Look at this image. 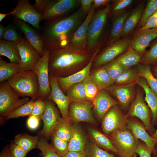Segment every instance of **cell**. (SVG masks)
<instances>
[{"label": "cell", "instance_id": "obj_48", "mask_svg": "<svg viewBox=\"0 0 157 157\" xmlns=\"http://www.w3.org/2000/svg\"><path fill=\"white\" fill-rule=\"evenodd\" d=\"M45 110L44 100L40 98L35 101L31 113L30 115L36 116L42 120V116Z\"/></svg>", "mask_w": 157, "mask_h": 157}, {"label": "cell", "instance_id": "obj_4", "mask_svg": "<svg viewBox=\"0 0 157 157\" xmlns=\"http://www.w3.org/2000/svg\"><path fill=\"white\" fill-rule=\"evenodd\" d=\"M110 8L109 2L104 8L95 13L91 19L88 30L86 49V50L90 53H94L98 49L97 47Z\"/></svg>", "mask_w": 157, "mask_h": 157}, {"label": "cell", "instance_id": "obj_49", "mask_svg": "<svg viewBox=\"0 0 157 157\" xmlns=\"http://www.w3.org/2000/svg\"><path fill=\"white\" fill-rule=\"evenodd\" d=\"M135 152L140 157H151L152 153L145 144L139 139Z\"/></svg>", "mask_w": 157, "mask_h": 157}, {"label": "cell", "instance_id": "obj_55", "mask_svg": "<svg viewBox=\"0 0 157 157\" xmlns=\"http://www.w3.org/2000/svg\"><path fill=\"white\" fill-rule=\"evenodd\" d=\"M63 157H87L85 152L83 151H69Z\"/></svg>", "mask_w": 157, "mask_h": 157}, {"label": "cell", "instance_id": "obj_17", "mask_svg": "<svg viewBox=\"0 0 157 157\" xmlns=\"http://www.w3.org/2000/svg\"><path fill=\"white\" fill-rule=\"evenodd\" d=\"M49 81L51 90L47 99L51 100L57 105L62 117L69 120V106L71 101L60 88L56 78L49 74Z\"/></svg>", "mask_w": 157, "mask_h": 157}, {"label": "cell", "instance_id": "obj_36", "mask_svg": "<svg viewBox=\"0 0 157 157\" xmlns=\"http://www.w3.org/2000/svg\"><path fill=\"white\" fill-rule=\"evenodd\" d=\"M137 65L139 76L145 79L149 87L157 94V78L153 75L150 65L141 63Z\"/></svg>", "mask_w": 157, "mask_h": 157}, {"label": "cell", "instance_id": "obj_13", "mask_svg": "<svg viewBox=\"0 0 157 157\" xmlns=\"http://www.w3.org/2000/svg\"><path fill=\"white\" fill-rule=\"evenodd\" d=\"M21 61L19 64L23 70L33 71L41 56L26 38L18 44Z\"/></svg>", "mask_w": 157, "mask_h": 157}, {"label": "cell", "instance_id": "obj_14", "mask_svg": "<svg viewBox=\"0 0 157 157\" xmlns=\"http://www.w3.org/2000/svg\"><path fill=\"white\" fill-rule=\"evenodd\" d=\"M92 102L88 100L82 104L71 102L69 106V119L72 124L86 122L97 125L92 112Z\"/></svg>", "mask_w": 157, "mask_h": 157}, {"label": "cell", "instance_id": "obj_37", "mask_svg": "<svg viewBox=\"0 0 157 157\" xmlns=\"http://www.w3.org/2000/svg\"><path fill=\"white\" fill-rule=\"evenodd\" d=\"M104 66L114 82L129 68L125 66L115 59L104 65Z\"/></svg>", "mask_w": 157, "mask_h": 157}, {"label": "cell", "instance_id": "obj_12", "mask_svg": "<svg viewBox=\"0 0 157 157\" xmlns=\"http://www.w3.org/2000/svg\"><path fill=\"white\" fill-rule=\"evenodd\" d=\"M130 39L126 38L109 44L95 58L94 67H97L104 65L125 52L130 45Z\"/></svg>", "mask_w": 157, "mask_h": 157}, {"label": "cell", "instance_id": "obj_29", "mask_svg": "<svg viewBox=\"0 0 157 157\" xmlns=\"http://www.w3.org/2000/svg\"><path fill=\"white\" fill-rule=\"evenodd\" d=\"M18 44L6 41L0 40V56H6L10 62L19 64L21 58L17 47Z\"/></svg>", "mask_w": 157, "mask_h": 157}, {"label": "cell", "instance_id": "obj_43", "mask_svg": "<svg viewBox=\"0 0 157 157\" xmlns=\"http://www.w3.org/2000/svg\"><path fill=\"white\" fill-rule=\"evenodd\" d=\"M82 82L85 89L87 100L92 102L100 89L89 75Z\"/></svg>", "mask_w": 157, "mask_h": 157}, {"label": "cell", "instance_id": "obj_41", "mask_svg": "<svg viewBox=\"0 0 157 157\" xmlns=\"http://www.w3.org/2000/svg\"><path fill=\"white\" fill-rule=\"evenodd\" d=\"M50 138V144L59 156L63 157L69 152L68 142L59 138L53 133Z\"/></svg>", "mask_w": 157, "mask_h": 157}, {"label": "cell", "instance_id": "obj_61", "mask_svg": "<svg viewBox=\"0 0 157 157\" xmlns=\"http://www.w3.org/2000/svg\"><path fill=\"white\" fill-rule=\"evenodd\" d=\"M151 136L157 141V128L155 132L151 135Z\"/></svg>", "mask_w": 157, "mask_h": 157}, {"label": "cell", "instance_id": "obj_27", "mask_svg": "<svg viewBox=\"0 0 157 157\" xmlns=\"http://www.w3.org/2000/svg\"><path fill=\"white\" fill-rule=\"evenodd\" d=\"M144 10L143 4L142 3H139L126 18L121 36L128 35L137 26Z\"/></svg>", "mask_w": 157, "mask_h": 157}, {"label": "cell", "instance_id": "obj_46", "mask_svg": "<svg viewBox=\"0 0 157 157\" xmlns=\"http://www.w3.org/2000/svg\"><path fill=\"white\" fill-rule=\"evenodd\" d=\"M22 38L12 25H8L5 27L2 39L18 44Z\"/></svg>", "mask_w": 157, "mask_h": 157}, {"label": "cell", "instance_id": "obj_19", "mask_svg": "<svg viewBox=\"0 0 157 157\" xmlns=\"http://www.w3.org/2000/svg\"><path fill=\"white\" fill-rule=\"evenodd\" d=\"M92 102V108L98 119L102 120L107 112L112 107L118 105L106 90H100Z\"/></svg>", "mask_w": 157, "mask_h": 157}, {"label": "cell", "instance_id": "obj_52", "mask_svg": "<svg viewBox=\"0 0 157 157\" xmlns=\"http://www.w3.org/2000/svg\"><path fill=\"white\" fill-rule=\"evenodd\" d=\"M40 120V119L36 116L30 115L27 120V126L30 129L35 130L39 126Z\"/></svg>", "mask_w": 157, "mask_h": 157}, {"label": "cell", "instance_id": "obj_31", "mask_svg": "<svg viewBox=\"0 0 157 157\" xmlns=\"http://www.w3.org/2000/svg\"><path fill=\"white\" fill-rule=\"evenodd\" d=\"M22 69L19 64L8 63L4 61L1 56L0 57V82L10 80Z\"/></svg>", "mask_w": 157, "mask_h": 157}, {"label": "cell", "instance_id": "obj_22", "mask_svg": "<svg viewBox=\"0 0 157 157\" xmlns=\"http://www.w3.org/2000/svg\"><path fill=\"white\" fill-rule=\"evenodd\" d=\"M157 37V28L138 30L131 39L130 45L138 53L142 54L150 42Z\"/></svg>", "mask_w": 157, "mask_h": 157}, {"label": "cell", "instance_id": "obj_5", "mask_svg": "<svg viewBox=\"0 0 157 157\" xmlns=\"http://www.w3.org/2000/svg\"><path fill=\"white\" fill-rule=\"evenodd\" d=\"M107 136L120 157H131L136 153L139 139L128 128L115 131Z\"/></svg>", "mask_w": 157, "mask_h": 157}, {"label": "cell", "instance_id": "obj_28", "mask_svg": "<svg viewBox=\"0 0 157 157\" xmlns=\"http://www.w3.org/2000/svg\"><path fill=\"white\" fill-rule=\"evenodd\" d=\"M91 72L89 75L100 90H106L114 82L110 76L104 66L96 67Z\"/></svg>", "mask_w": 157, "mask_h": 157}, {"label": "cell", "instance_id": "obj_10", "mask_svg": "<svg viewBox=\"0 0 157 157\" xmlns=\"http://www.w3.org/2000/svg\"><path fill=\"white\" fill-rule=\"evenodd\" d=\"M11 15L15 19H19L31 24L39 32L41 27L40 23L42 14L39 13L28 0H18L16 7L12 9Z\"/></svg>", "mask_w": 157, "mask_h": 157}, {"label": "cell", "instance_id": "obj_1", "mask_svg": "<svg viewBox=\"0 0 157 157\" xmlns=\"http://www.w3.org/2000/svg\"><path fill=\"white\" fill-rule=\"evenodd\" d=\"M86 14L81 8L70 15L45 21L39 32L44 48L50 50L69 47L74 33Z\"/></svg>", "mask_w": 157, "mask_h": 157}, {"label": "cell", "instance_id": "obj_23", "mask_svg": "<svg viewBox=\"0 0 157 157\" xmlns=\"http://www.w3.org/2000/svg\"><path fill=\"white\" fill-rule=\"evenodd\" d=\"M127 127L137 138L145 144L152 153L157 141L148 133L144 126L131 117H128Z\"/></svg>", "mask_w": 157, "mask_h": 157}, {"label": "cell", "instance_id": "obj_33", "mask_svg": "<svg viewBox=\"0 0 157 157\" xmlns=\"http://www.w3.org/2000/svg\"><path fill=\"white\" fill-rule=\"evenodd\" d=\"M66 95L71 102L82 104L88 101L86 92L82 82L71 86L67 90Z\"/></svg>", "mask_w": 157, "mask_h": 157}, {"label": "cell", "instance_id": "obj_7", "mask_svg": "<svg viewBox=\"0 0 157 157\" xmlns=\"http://www.w3.org/2000/svg\"><path fill=\"white\" fill-rule=\"evenodd\" d=\"M126 115L128 117H135L140 119L151 135L155 132L156 130L151 123L150 108L146 104L143 93L140 90L137 92Z\"/></svg>", "mask_w": 157, "mask_h": 157}, {"label": "cell", "instance_id": "obj_44", "mask_svg": "<svg viewBox=\"0 0 157 157\" xmlns=\"http://www.w3.org/2000/svg\"><path fill=\"white\" fill-rule=\"evenodd\" d=\"M47 140L43 137H40L37 148L42 152L43 157H61L54 150Z\"/></svg>", "mask_w": 157, "mask_h": 157}, {"label": "cell", "instance_id": "obj_50", "mask_svg": "<svg viewBox=\"0 0 157 157\" xmlns=\"http://www.w3.org/2000/svg\"><path fill=\"white\" fill-rule=\"evenodd\" d=\"M9 149L11 157H26L28 154L14 143L9 144Z\"/></svg>", "mask_w": 157, "mask_h": 157}, {"label": "cell", "instance_id": "obj_20", "mask_svg": "<svg viewBox=\"0 0 157 157\" xmlns=\"http://www.w3.org/2000/svg\"><path fill=\"white\" fill-rule=\"evenodd\" d=\"M15 26L25 35L26 38L42 57L44 53V47L39 32L22 20L14 18Z\"/></svg>", "mask_w": 157, "mask_h": 157}, {"label": "cell", "instance_id": "obj_34", "mask_svg": "<svg viewBox=\"0 0 157 157\" xmlns=\"http://www.w3.org/2000/svg\"><path fill=\"white\" fill-rule=\"evenodd\" d=\"M40 139L38 135L33 136L25 133L19 134L15 136L14 143L28 153L31 150L37 148Z\"/></svg>", "mask_w": 157, "mask_h": 157}, {"label": "cell", "instance_id": "obj_59", "mask_svg": "<svg viewBox=\"0 0 157 157\" xmlns=\"http://www.w3.org/2000/svg\"><path fill=\"white\" fill-rule=\"evenodd\" d=\"M5 27L3 25L0 24V39H2V37L4 34Z\"/></svg>", "mask_w": 157, "mask_h": 157}, {"label": "cell", "instance_id": "obj_2", "mask_svg": "<svg viewBox=\"0 0 157 157\" xmlns=\"http://www.w3.org/2000/svg\"><path fill=\"white\" fill-rule=\"evenodd\" d=\"M93 55L86 50H77L70 47L50 50L49 74L56 77L68 76L84 68Z\"/></svg>", "mask_w": 157, "mask_h": 157}, {"label": "cell", "instance_id": "obj_58", "mask_svg": "<svg viewBox=\"0 0 157 157\" xmlns=\"http://www.w3.org/2000/svg\"><path fill=\"white\" fill-rule=\"evenodd\" d=\"M14 12L13 11H12L11 12L7 13H0V22H1V21L5 18L6 17L10 14H12Z\"/></svg>", "mask_w": 157, "mask_h": 157}, {"label": "cell", "instance_id": "obj_51", "mask_svg": "<svg viewBox=\"0 0 157 157\" xmlns=\"http://www.w3.org/2000/svg\"><path fill=\"white\" fill-rule=\"evenodd\" d=\"M157 28V10L150 17L144 26L138 30Z\"/></svg>", "mask_w": 157, "mask_h": 157}, {"label": "cell", "instance_id": "obj_9", "mask_svg": "<svg viewBox=\"0 0 157 157\" xmlns=\"http://www.w3.org/2000/svg\"><path fill=\"white\" fill-rule=\"evenodd\" d=\"M50 50L44 48V53L33 70L37 76L39 85L38 98H47L51 90L49 81V69Z\"/></svg>", "mask_w": 157, "mask_h": 157}, {"label": "cell", "instance_id": "obj_57", "mask_svg": "<svg viewBox=\"0 0 157 157\" xmlns=\"http://www.w3.org/2000/svg\"><path fill=\"white\" fill-rule=\"evenodd\" d=\"M0 157H11L10 154L9 144L5 146L0 153Z\"/></svg>", "mask_w": 157, "mask_h": 157}, {"label": "cell", "instance_id": "obj_45", "mask_svg": "<svg viewBox=\"0 0 157 157\" xmlns=\"http://www.w3.org/2000/svg\"><path fill=\"white\" fill-rule=\"evenodd\" d=\"M141 63L147 64H157V41L142 56Z\"/></svg>", "mask_w": 157, "mask_h": 157}, {"label": "cell", "instance_id": "obj_40", "mask_svg": "<svg viewBox=\"0 0 157 157\" xmlns=\"http://www.w3.org/2000/svg\"><path fill=\"white\" fill-rule=\"evenodd\" d=\"M137 69L129 68L121 75L115 81V85H124L135 83L139 77Z\"/></svg>", "mask_w": 157, "mask_h": 157}, {"label": "cell", "instance_id": "obj_63", "mask_svg": "<svg viewBox=\"0 0 157 157\" xmlns=\"http://www.w3.org/2000/svg\"><path fill=\"white\" fill-rule=\"evenodd\" d=\"M131 157H137V154L135 153L133 156Z\"/></svg>", "mask_w": 157, "mask_h": 157}, {"label": "cell", "instance_id": "obj_15", "mask_svg": "<svg viewBox=\"0 0 157 157\" xmlns=\"http://www.w3.org/2000/svg\"><path fill=\"white\" fill-rule=\"evenodd\" d=\"M135 84L133 83L124 85H113L106 90L117 99L120 108L126 111L133 100Z\"/></svg>", "mask_w": 157, "mask_h": 157}, {"label": "cell", "instance_id": "obj_16", "mask_svg": "<svg viewBox=\"0 0 157 157\" xmlns=\"http://www.w3.org/2000/svg\"><path fill=\"white\" fill-rule=\"evenodd\" d=\"M44 101L45 110L42 118L43 126L42 130L39 132L38 136L48 140L53 133L58 117L60 116L53 101L48 99H45Z\"/></svg>", "mask_w": 157, "mask_h": 157}, {"label": "cell", "instance_id": "obj_56", "mask_svg": "<svg viewBox=\"0 0 157 157\" xmlns=\"http://www.w3.org/2000/svg\"><path fill=\"white\" fill-rule=\"evenodd\" d=\"M109 0H93V5L95 8L101 6L106 5L109 2Z\"/></svg>", "mask_w": 157, "mask_h": 157}, {"label": "cell", "instance_id": "obj_54", "mask_svg": "<svg viewBox=\"0 0 157 157\" xmlns=\"http://www.w3.org/2000/svg\"><path fill=\"white\" fill-rule=\"evenodd\" d=\"M80 2L81 8L88 14L91 8L93 0H81Z\"/></svg>", "mask_w": 157, "mask_h": 157}, {"label": "cell", "instance_id": "obj_6", "mask_svg": "<svg viewBox=\"0 0 157 157\" xmlns=\"http://www.w3.org/2000/svg\"><path fill=\"white\" fill-rule=\"evenodd\" d=\"M20 96L7 81L0 84V119L3 121L11 112L30 101L29 97L19 98Z\"/></svg>", "mask_w": 157, "mask_h": 157}, {"label": "cell", "instance_id": "obj_62", "mask_svg": "<svg viewBox=\"0 0 157 157\" xmlns=\"http://www.w3.org/2000/svg\"><path fill=\"white\" fill-rule=\"evenodd\" d=\"M154 71V74L155 76L157 77V65L155 67Z\"/></svg>", "mask_w": 157, "mask_h": 157}, {"label": "cell", "instance_id": "obj_32", "mask_svg": "<svg viewBox=\"0 0 157 157\" xmlns=\"http://www.w3.org/2000/svg\"><path fill=\"white\" fill-rule=\"evenodd\" d=\"M142 56L130 45L125 52L115 59L125 66L130 68L140 63Z\"/></svg>", "mask_w": 157, "mask_h": 157}, {"label": "cell", "instance_id": "obj_60", "mask_svg": "<svg viewBox=\"0 0 157 157\" xmlns=\"http://www.w3.org/2000/svg\"><path fill=\"white\" fill-rule=\"evenodd\" d=\"M152 154L153 157H157V143L154 147V150Z\"/></svg>", "mask_w": 157, "mask_h": 157}, {"label": "cell", "instance_id": "obj_35", "mask_svg": "<svg viewBox=\"0 0 157 157\" xmlns=\"http://www.w3.org/2000/svg\"><path fill=\"white\" fill-rule=\"evenodd\" d=\"M130 12H127L117 17L114 19L112 24L110 34L108 38L107 44H110L116 41L121 36L125 21Z\"/></svg>", "mask_w": 157, "mask_h": 157}, {"label": "cell", "instance_id": "obj_8", "mask_svg": "<svg viewBox=\"0 0 157 157\" xmlns=\"http://www.w3.org/2000/svg\"><path fill=\"white\" fill-rule=\"evenodd\" d=\"M101 121L102 129L107 135L115 131L128 128V117L123 113L118 105L111 108Z\"/></svg>", "mask_w": 157, "mask_h": 157}, {"label": "cell", "instance_id": "obj_24", "mask_svg": "<svg viewBox=\"0 0 157 157\" xmlns=\"http://www.w3.org/2000/svg\"><path fill=\"white\" fill-rule=\"evenodd\" d=\"M142 88L145 93L144 100L151 110V123L154 126L157 124V94L148 85L145 79L139 76L135 82Z\"/></svg>", "mask_w": 157, "mask_h": 157}, {"label": "cell", "instance_id": "obj_39", "mask_svg": "<svg viewBox=\"0 0 157 157\" xmlns=\"http://www.w3.org/2000/svg\"><path fill=\"white\" fill-rule=\"evenodd\" d=\"M35 100L31 99L29 101L24 104L10 113L6 117V119L17 118L26 116H30L31 113Z\"/></svg>", "mask_w": 157, "mask_h": 157}, {"label": "cell", "instance_id": "obj_38", "mask_svg": "<svg viewBox=\"0 0 157 157\" xmlns=\"http://www.w3.org/2000/svg\"><path fill=\"white\" fill-rule=\"evenodd\" d=\"M87 157H115L114 154L105 151L87 140L84 150Z\"/></svg>", "mask_w": 157, "mask_h": 157}, {"label": "cell", "instance_id": "obj_53", "mask_svg": "<svg viewBox=\"0 0 157 157\" xmlns=\"http://www.w3.org/2000/svg\"><path fill=\"white\" fill-rule=\"evenodd\" d=\"M48 0H35L33 5L34 8L40 13L42 14L46 7Z\"/></svg>", "mask_w": 157, "mask_h": 157}, {"label": "cell", "instance_id": "obj_11", "mask_svg": "<svg viewBox=\"0 0 157 157\" xmlns=\"http://www.w3.org/2000/svg\"><path fill=\"white\" fill-rule=\"evenodd\" d=\"M80 1L76 0H48L41 21L53 20L66 15L75 8Z\"/></svg>", "mask_w": 157, "mask_h": 157}, {"label": "cell", "instance_id": "obj_30", "mask_svg": "<svg viewBox=\"0 0 157 157\" xmlns=\"http://www.w3.org/2000/svg\"><path fill=\"white\" fill-rule=\"evenodd\" d=\"M73 124L70 120L59 116L52 133L59 138L68 142L72 134Z\"/></svg>", "mask_w": 157, "mask_h": 157}, {"label": "cell", "instance_id": "obj_47", "mask_svg": "<svg viewBox=\"0 0 157 157\" xmlns=\"http://www.w3.org/2000/svg\"><path fill=\"white\" fill-rule=\"evenodd\" d=\"M132 0H117L113 1L110 12L113 15L120 14L133 2Z\"/></svg>", "mask_w": 157, "mask_h": 157}, {"label": "cell", "instance_id": "obj_26", "mask_svg": "<svg viewBox=\"0 0 157 157\" xmlns=\"http://www.w3.org/2000/svg\"><path fill=\"white\" fill-rule=\"evenodd\" d=\"M87 139L78 124H73L71 136L68 142L69 151H84Z\"/></svg>", "mask_w": 157, "mask_h": 157}, {"label": "cell", "instance_id": "obj_42", "mask_svg": "<svg viewBox=\"0 0 157 157\" xmlns=\"http://www.w3.org/2000/svg\"><path fill=\"white\" fill-rule=\"evenodd\" d=\"M157 10V0L148 1L141 18L137 26L138 29L143 27L150 17Z\"/></svg>", "mask_w": 157, "mask_h": 157}, {"label": "cell", "instance_id": "obj_18", "mask_svg": "<svg viewBox=\"0 0 157 157\" xmlns=\"http://www.w3.org/2000/svg\"><path fill=\"white\" fill-rule=\"evenodd\" d=\"M95 13V8L92 4L90 12L74 33L69 47L77 50H86L88 26Z\"/></svg>", "mask_w": 157, "mask_h": 157}, {"label": "cell", "instance_id": "obj_21", "mask_svg": "<svg viewBox=\"0 0 157 157\" xmlns=\"http://www.w3.org/2000/svg\"><path fill=\"white\" fill-rule=\"evenodd\" d=\"M98 51V49L93 54L89 63L81 70L67 76L55 77L60 88L65 94L71 86L82 82L89 75L92 62Z\"/></svg>", "mask_w": 157, "mask_h": 157}, {"label": "cell", "instance_id": "obj_25", "mask_svg": "<svg viewBox=\"0 0 157 157\" xmlns=\"http://www.w3.org/2000/svg\"><path fill=\"white\" fill-rule=\"evenodd\" d=\"M88 132L90 140L97 146L110 153L118 155L117 150L107 135L92 127H89Z\"/></svg>", "mask_w": 157, "mask_h": 157}, {"label": "cell", "instance_id": "obj_3", "mask_svg": "<svg viewBox=\"0 0 157 157\" xmlns=\"http://www.w3.org/2000/svg\"><path fill=\"white\" fill-rule=\"evenodd\" d=\"M7 82L20 96L31 97L35 101L38 99L39 85L33 71L22 70Z\"/></svg>", "mask_w": 157, "mask_h": 157}]
</instances>
